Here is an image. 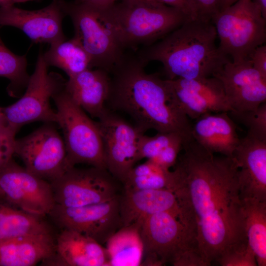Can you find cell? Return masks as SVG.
I'll use <instances>...</instances> for the list:
<instances>
[{
  "label": "cell",
  "instance_id": "cell-7",
  "mask_svg": "<svg viewBox=\"0 0 266 266\" xmlns=\"http://www.w3.org/2000/svg\"><path fill=\"white\" fill-rule=\"evenodd\" d=\"M218 48L231 61L248 59L266 40V19L255 0H237L212 19Z\"/></svg>",
  "mask_w": 266,
  "mask_h": 266
},
{
  "label": "cell",
  "instance_id": "cell-39",
  "mask_svg": "<svg viewBox=\"0 0 266 266\" xmlns=\"http://www.w3.org/2000/svg\"><path fill=\"white\" fill-rule=\"evenodd\" d=\"M42 0H0V6L14 5L16 3L30 1L40 2Z\"/></svg>",
  "mask_w": 266,
  "mask_h": 266
},
{
  "label": "cell",
  "instance_id": "cell-31",
  "mask_svg": "<svg viewBox=\"0 0 266 266\" xmlns=\"http://www.w3.org/2000/svg\"><path fill=\"white\" fill-rule=\"evenodd\" d=\"M184 139L175 133H159L152 136L144 134L141 137L138 149V161L143 159L151 160L173 142Z\"/></svg>",
  "mask_w": 266,
  "mask_h": 266
},
{
  "label": "cell",
  "instance_id": "cell-40",
  "mask_svg": "<svg viewBox=\"0 0 266 266\" xmlns=\"http://www.w3.org/2000/svg\"><path fill=\"white\" fill-rule=\"evenodd\" d=\"M258 4L263 17L266 19V0H255Z\"/></svg>",
  "mask_w": 266,
  "mask_h": 266
},
{
  "label": "cell",
  "instance_id": "cell-1",
  "mask_svg": "<svg viewBox=\"0 0 266 266\" xmlns=\"http://www.w3.org/2000/svg\"><path fill=\"white\" fill-rule=\"evenodd\" d=\"M172 171V191L196 227L205 266L248 243L238 168L233 157H217L195 140L183 145Z\"/></svg>",
  "mask_w": 266,
  "mask_h": 266
},
{
  "label": "cell",
  "instance_id": "cell-9",
  "mask_svg": "<svg viewBox=\"0 0 266 266\" xmlns=\"http://www.w3.org/2000/svg\"><path fill=\"white\" fill-rule=\"evenodd\" d=\"M48 67L41 51L24 94L15 103L3 107L5 122L17 132L32 122L56 123V110L50 101L64 89L66 80L59 73L49 72Z\"/></svg>",
  "mask_w": 266,
  "mask_h": 266
},
{
  "label": "cell",
  "instance_id": "cell-30",
  "mask_svg": "<svg viewBox=\"0 0 266 266\" xmlns=\"http://www.w3.org/2000/svg\"><path fill=\"white\" fill-rule=\"evenodd\" d=\"M229 114L232 119L247 128V135L266 141V102L254 110L231 111Z\"/></svg>",
  "mask_w": 266,
  "mask_h": 266
},
{
  "label": "cell",
  "instance_id": "cell-42",
  "mask_svg": "<svg viewBox=\"0 0 266 266\" xmlns=\"http://www.w3.org/2000/svg\"><path fill=\"white\" fill-rule=\"evenodd\" d=\"M5 122L3 107H0V124Z\"/></svg>",
  "mask_w": 266,
  "mask_h": 266
},
{
  "label": "cell",
  "instance_id": "cell-13",
  "mask_svg": "<svg viewBox=\"0 0 266 266\" xmlns=\"http://www.w3.org/2000/svg\"><path fill=\"white\" fill-rule=\"evenodd\" d=\"M0 187L9 203L36 216L49 215L56 204L50 182L12 159L0 168Z\"/></svg>",
  "mask_w": 266,
  "mask_h": 266
},
{
  "label": "cell",
  "instance_id": "cell-11",
  "mask_svg": "<svg viewBox=\"0 0 266 266\" xmlns=\"http://www.w3.org/2000/svg\"><path fill=\"white\" fill-rule=\"evenodd\" d=\"M54 123L44 124L28 135L16 139L15 154L25 167L49 182L69 168L64 141Z\"/></svg>",
  "mask_w": 266,
  "mask_h": 266
},
{
  "label": "cell",
  "instance_id": "cell-16",
  "mask_svg": "<svg viewBox=\"0 0 266 266\" xmlns=\"http://www.w3.org/2000/svg\"><path fill=\"white\" fill-rule=\"evenodd\" d=\"M166 80L173 99L189 119L196 120L208 113L233 111L223 85L217 77Z\"/></svg>",
  "mask_w": 266,
  "mask_h": 266
},
{
  "label": "cell",
  "instance_id": "cell-10",
  "mask_svg": "<svg viewBox=\"0 0 266 266\" xmlns=\"http://www.w3.org/2000/svg\"><path fill=\"white\" fill-rule=\"evenodd\" d=\"M116 181L106 169L73 166L50 183L56 204L75 207L114 199L119 195Z\"/></svg>",
  "mask_w": 266,
  "mask_h": 266
},
{
  "label": "cell",
  "instance_id": "cell-19",
  "mask_svg": "<svg viewBox=\"0 0 266 266\" xmlns=\"http://www.w3.org/2000/svg\"><path fill=\"white\" fill-rule=\"evenodd\" d=\"M109 74L103 69L89 68L68 77L64 89L76 104L98 119L107 109L111 83Z\"/></svg>",
  "mask_w": 266,
  "mask_h": 266
},
{
  "label": "cell",
  "instance_id": "cell-23",
  "mask_svg": "<svg viewBox=\"0 0 266 266\" xmlns=\"http://www.w3.org/2000/svg\"><path fill=\"white\" fill-rule=\"evenodd\" d=\"M55 254L53 233L18 237L0 242V266H33Z\"/></svg>",
  "mask_w": 266,
  "mask_h": 266
},
{
  "label": "cell",
  "instance_id": "cell-2",
  "mask_svg": "<svg viewBox=\"0 0 266 266\" xmlns=\"http://www.w3.org/2000/svg\"><path fill=\"white\" fill-rule=\"evenodd\" d=\"M147 64L136 56L125 54L110 73L111 90L107 103L128 114L144 133H175L186 143L193 140L192 124L178 107L166 79L146 72Z\"/></svg>",
  "mask_w": 266,
  "mask_h": 266
},
{
  "label": "cell",
  "instance_id": "cell-27",
  "mask_svg": "<svg viewBox=\"0 0 266 266\" xmlns=\"http://www.w3.org/2000/svg\"><path fill=\"white\" fill-rule=\"evenodd\" d=\"M43 55L49 67L62 69L68 77L92 68L89 56L74 37L50 45Z\"/></svg>",
  "mask_w": 266,
  "mask_h": 266
},
{
  "label": "cell",
  "instance_id": "cell-20",
  "mask_svg": "<svg viewBox=\"0 0 266 266\" xmlns=\"http://www.w3.org/2000/svg\"><path fill=\"white\" fill-rule=\"evenodd\" d=\"M192 136L212 153L230 157L240 141L236 125L228 112L208 113L196 119Z\"/></svg>",
  "mask_w": 266,
  "mask_h": 266
},
{
  "label": "cell",
  "instance_id": "cell-34",
  "mask_svg": "<svg viewBox=\"0 0 266 266\" xmlns=\"http://www.w3.org/2000/svg\"><path fill=\"white\" fill-rule=\"evenodd\" d=\"M195 19L211 21L221 10L222 0H189Z\"/></svg>",
  "mask_w": 266,
  "mask_h": 266
},
{
  "label": "cell",
  "instance_id": "cell-24",
  "mask_svg": "<svg viewBox=\"0 0 266 266\" xmlns=\"http://www.w3.org/2000/svg\"><path fill=\"white\" fill-rule=\"evenodd\" d=\"M141 224L123 226L105 243L109 266L141 265L143 245L140 235Z\"/></svg>",
  "mask_w": 266,
  "mask_h": 266
},
{
  "label": "cell",
  "instance_id": "cell-3",
  "mask_svg": "<svg viewBox=\"0 0 266 266\" xmlns=\"http://www.w3.org/2000/svg\"><path fill=\"white\" fill-rule=\"evenodd\" d=\"M217 38L212 21L188 19L137 56L146 64L161 62L166 79L213 76L230 60L219 50Z\"/></svg>",
  "mask_w": 266,
  "mask_h": 266
},
{
  "label": "cell",
  "instance_id": "cell-25",
  "mask_svg": "<svg viewBox=\"0 0 266 266\" xmlns=\"http://www.w3.org/2000/svg\"><path fill=\"white\" fill-rule=\"evenodd\" d=\"M9 204L0 200V242L28 235L52 233L43 217Z\"/></svg>",
  "mask_w": 266,
  "mask_h": 266
},
{
  "label": "cell",
  "instance_id": "cell-15",
  "mask_svg": "<svg viewBox=\"0 0 266 266\" xmlns=\"http://www.w3.org/2000/svg\"><path fill=\"white\" fill-rule=\"evenodd\" d=\"M66 0H52L47 6L27 10L15 5L0 6V26L16 28L34 43L50 45L67 39L63 21L67 16Z\"/></svg>",
  "mask_w": 266,
  "mask_h": 266
},
{
  "label": "cell",
  "instance_id": "cell-26",
  "mask_svg": "<svg viewBox=\"0 0 266 266\" xmlns=\"http://www.w3.org/2000/svg\"><path fill=\"white\" fill-rule=\"evenodd\" d=\"M247 243L254 252L257 266H266V201L241 200Z\"/></svg>",
  "mask_w": 266,
  "mask_h": 266
},
{
  "label": "cell",
  "instance_id": "cell-21",
  "mask_svg": "<svg viewBox=\"0 0 266 266\" xmlns=\"http://www.w3.org/2000/svg\"><path fill=\"white\" fill-rule=\"evenodd\" d=\"M51 262L60 266H109L103 245L88 236L68 229H63L57 237L56 254Z\"/></svg>",
  "mask_w": 266,
  "mask_h": 266
},
{
  "label": "cell",
  "instance_id": "cell-5",
  "mask_svg": "<svg viewBox=\"0 0 266 266\" xmlns=\"http://www.w3.org/2000/svg\"><path fill=\"white\" fill-rule=\"evenodd\" d=\"M103 9L125 50L149 46L191 19L156 0H120Z\"/></svg>",
  "mask_w": 266,
  "mask_h": 266
},
{
  "label": "cell",
  "instance_id": "cell-28",
  "mask_svg": "<svg viewBox=\"0 0 266 266\" xmlns=\"http://www.w3.org/2000/svg\"><path fill=\"white\" fill-rule=\"evenodd\" d=\"M172 171L147 160L135 166L122 184L124 190L167 189L172 191Z\"/></svg>",
  "mask_w": 266,
  "mask_h": 266
},
{
  "label": "cell",
  "instance_id": "cell-38",
  "mask_svg": "<svg viewBox=\"0 0 266 266\" xmlns=\"http://www.w3.org/2000/svg\"><path fill=\"white\" fill-rule=\"evenodd\" d=\"M120 0H74L82 3L87 4L99 7H105Z\"/></svg>",
  "mask_w": 266,
  "mask_h": 266
},
{
  "label": "cell",
  "instance_id": "cell-12",
  "mask_svg": "<svg viewBox=\"0 0 266 266\" xmlns=\"http://www.w3.org/2000/svg\"><path fill=\"white\" fill-rule=\"evenodd\" d=\"M98 119L106 168L123 183L139 161L138 144L145 133L107 108Z\"/></svg>",
  "mask_w": 266,
  "mask_h": 266
},
{
  "label": "cell",
  "instance_id": "cell-32",
  "mask_svg": "<svg viewBox=\"0 0 266 266\" xmlns=\"http://www.w3.org/2000/svg\"><path fill=\"white\" fill-rule=\"evenodd\" d=\"M17 132L5 122L0 124V168L11 160L15 154Z\"/></svg>",
  "mask_w": 266,
  "mask_h": 266
},
{
  "label": "cell",
  "instance_id": "cell-8",
  "mask_svg": "<svg viewBox=\"0 0 266 266\" xmlns=\"http://www.w3.org/2000/svg\"><path fill=\"white\" fill-rule=\"evenodd\" d=\"M64 88L52 100L56 107V124L63 132L69 167L84 164L106 169L102 138L97 122L71 100Z\"/></svg>",
  "mask_w": 266,
  "mask_h": 266
},
{
  "label": "cell",
  "instance_id": "cell-41",
  "mask_svg": "<svg viewBox=\"0 0 266 266\" xmlns=\"http://www.w3.org/2000/svg\"><path fill=\"white\" fill-rule=\"evenodd\" d=\"M237 0H222L221 10L231 6Z\"/></svg>",
  "mask_w": 266,
  "mask_h": 266
},
{
  "label": "cell",
  "instance_id": "cell-18",
  "mask_svg": "<svg viewBox=\"0 0 266 266\" xmlns=\"http://www.w3.org/2000/svg\"><path fill=\"white\" fill-rule=\"evenodd\" d=\"M233 158L238 168L241 200L266 201V141L246 135L240 138Z\"/></svg>",
  "mask_w": 266,
  "mask_h": 266
},
{
  "label": "cell",
  "instance_id": "cell-37",
  "mask_svg": "<svg viewBox=\"0 0 266 266\" xmlns=\"http://www.w3.org/2000/svg\"><path fill=\"white\" fill-rule=\"evenodd\" d=\"M174 7L183 12L188 18L195 20V15L189 0H156Z\"/></svg>",
  "mask_w": 266,
  "mask_h": 266
},
{
  "label": "cell",
  "instance_id": "cell-36",
  "mask_svg": "<svg viewBox=\"0 0 266 266\" xmlns=\"http://www.w3.org/2000/svg\"><path fill=\"white\" fill-rule=\"evenodd\" d=\"M249 59L253 66L266 78V46L263 44L257 47Z\"/></svg>",
  "mask_w": 266,
  "mask_h": 266
},
{
  "label": "cell",
  "instance_id": "cell-43",
  "mask_svg": "<svg viewBox=\"0 0 266 266\" xmlns=\"http://www.w3.org/2000/svg\"><path fill=\"white\" fill-rule=\"evenodd\" d=\"M5 200L4 196L0 187V200Z\"/></svg>",
  "mask_w": 266,
  "mask_h": 266
},
{
  "label": "cell",
  "instance_id": "cell-4",
  "mask_svg": "<svg viewBox=\"0 0 266 266\" xmlns=\"http://www.w3.org/2000/svg\"><path fill=\"white\" fill-rule=\"evenodd\" d=\"M140 235L143 245L141 266H205L196 227L182 209L147 217L141 224Z\"/></svg>",
  "mask_w": 266,
  "mask_h": 266
},
{
  "label": "cell",
  "instance_id": "cell-17",
  "mask_svg": "<svg viewBox=\"0 0 266 266\" xmlns=\"http://www.w3.org/2000/svg\"><path fill=\"white\" fill-rule=\"evenodd\" d=\"M213 76L221 81L233 111L254 110L266 102V78L249 59L238 62L229 60Z\"/></svg>",
  "mask_w": 266,
  "mask_h": 266
},
{
  "label": "cell",
  "instance_id": "cell-22",
  "mask_svg": "<svg viewBox=\"0 0 266 266\" xmlns=\"http://www.w3.org/2000/svg\"><path fill=\"white\" fill-rule=\"evenodd\" d=\"M119 203L122 227L141 224L146 218L156 213L181 209L175 195L167 189L123 190Z\"/></svg>",
  "mask_w": 266,
  "mask_h": 266
},
{
  "label": "cell",
  "instance_id": "cell-14",
  "mask_svg": "<svg viewBox=\"0 0 266 266\" xmlns=\"http://www.w3.org/2000/svg\"><path fill=\"white\" fill-rule=\"evenodd\" d=\"M120 194L102 203L75 207L55 204L49 215L61 229L76 231L103 245L122 227Z\"/></svg>",
  "mask_w": 266,
  "mask_h": 266
},
{
  "label": "cell",
  "instance_id": "cell-6",
  "mask_svg": "<svg viewBox=\"0 0 266 266\" xmlns=\"http://www.w3.org/2000/svg\"><path fill=\"white\" fill-rule=\"evenodd\" d=\"M66 11L73 24V37L89 56L91 68L110 73L123 59L125 50L103 7L66 1Z\"/></svg>",
  "mask_w": 266,
  "mask_h": 266
},
{
  "label": "cell",
  "instance_id": "cell-35",
  "mask_svg": "<svg viewBox=\"0 0 266 266\" xmlns=\"http://www.w3.org/2000/svg\"><path fill=\"white\" fill-rule=\"evenodd\" d=\"M184 143L185 142L183 139L176 141L166 148L156 157L148 160L165 169L169 170L176 164Z\"/></svg>",
  "mask_w": 266,
  "mask_h": 266
},
{
  "label": "cell",
  "instance_id": "cell-29",
  "mask_svg": "<svg viewBox=\"0 0 266 266\" xmlns=\"http://www.w3.org/2000/svg\"><path fill=\"white\" fill-rule=\"evenodd\" d=\"M27 67L26 56L18 55L11 52L0 37V77L9 80L10 83L7 89L10 96L18 97L26 89L30 76Z\"/></svg>",
  "mask_w": 266,
  "mask_h": 266
},
{
  "label": "cell",
  "instance_id": "cell-33",
  "mask_svg": "<svg viewBox=\"0 0 266 266\" xmlns=\"http://www.w3.org/2000/svg\"><path fill=\"white\" fill-rule=\"evenodd\" d=\"M222 266H256V257L252 250L247 247L224 255L218 263Z\"/></svg>",
  "mask_w": 266,
  "mask_h": 266
}]
</instances>
